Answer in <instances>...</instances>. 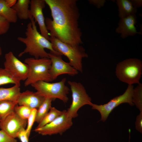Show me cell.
Listing matches in <instances>:
<instances>
[{
    "instance_id": "cell-1",
    "label": "cell",
    "mask_w": 142,
    "mask_h": 142,
    "mask_svg": "<svg viewBox=\"0 0 142 142\" xmlns=\"http://www.w3.org/2000/svg\"><path fill=\"white\" fill-rule=\"evenodd\" d=\"M53 20L47 17L45 23L49 36L55 37L73 46L83 43L79 27L80 14L76 0H45Z\"/></svg>"
},
{
    "instance_id": "cell-2",
    "label": "cell",
    "mask_w": 142,
    "mask_h": 142,
    "mask_svg": "<svg viewBox=\"0 0 142 142\" xmlns=\"http://www.w3.org/2000/svg\"><path fill=\"white\" fill-rule=\"evenodd\" d=\"M31 22L27 25L25 32V37H18L17 39L25 44L26 48L19 53V57L24 54L28 53L36 59L44 58H49L48 53L45 50L46 48L50 53L57 55H62L53 48L50 42L42 36L38 31L34 18L30 16Z\"/></svg>"
},
{
    "instance_id": "cell-3",
    "label": "cell",
    "mask_w": 142,
    "mask_h": 142,
    "mask_svg": "<svg viewBox=\"0 0 142 142\" xmlns=\"http://www.w3.org/2000/svg\"><path fill=\"white\" fill-rule=\"evenodd\" d=\"M49 41L53 49L68 58L69 63L78 71L82 72V59L88 57L84 48L79 45L73 46L63 42L54 37L50 36Z\"/></svg>"
},
{
    "instance_id": "cell-4",
    "label": "cell",
    "mask_w": 142,
    "mask_h": 142,
    "mask_svg": "<svg viewBox=\"0 0 142 142\" xmlns=\"http://www.w3.org/2000/svg\"><path fill=\"white\" fill-rule=\"evenodd\" d=\"M24 62L28 65L29 70L28 76L24 83V86L31 85L40 81H52L49 72L51 64L49 58H28L25 59Z\"/></svg>"
},
{
    "instance_id": "cell-5",
    "label": "cell",
    "mask_w": 142,
    "mask_h": 142,
    "mask_svg": "<svg viewBox=\"0 0 142 142\" xmlns=\"http://www.w3.org/2000/svg\"><path fill=\"white\" fill-rule=\"evenodd\" d=\"M142 62L136 58H129L119 63L115 68V75L122 82L133 85L138 84L142 75Z\"/></svg>"
},
{
    "instance_id": "cell-6",
    "label": "cell",
    "mask_w": 142,
    "mask_h": 142,
    "mask_svg": "<svg viewBox=\"0 0 142 142\" xmlns=\"http://www.w3.org/2000/svg\"><path fill=\"white\" fill-rule=\"evenodd\" d=\"M66 80L65 78H64L59 82L53 83L40 81L31 85L39 95L53 100L59 99L65 103L68 100L67 94L70 90L65 84Z\"/></svg>"
},
{
    "instance_id": "cell-7",
    "label": "cell",
    "mask_w": 142,
    "mask_h": 142,
    "mask_svg": "<svg viewBox=\"0 0 142 142\" xmlns=\"http://www.w3.org/2000/svg\"><path fill=\"white\" fill-rule=\"evenodd\" d=\"M72 93V102L70 107L66 110L67 117L70 119L78 116L79 109L86 105L91 106V99L87 93L83 85L79 82L68 81Z\"/></svg>"
},
{
    "instance_id": "cell-8",
    "label": "cell",
    "mask_w": 142,
    "mask_h": 142,
    "mask_svg": "<svg viewBox=\"0 0 142 142\" xmlns=\"http://www.w3.org/2000/svg\"><path fill=\"white\" fill-rule=\"evenodd\" d=\"M134 88L133 85H128L123 94L114 98L104 104L98 105L92 103L91 105L92 109L98 110L101 114L100 121L104 122L112 110L121 104L127 103L131 106L134 105L132 102Z\"/></svg>"
},
{
    "instance_id": "cell-9",
    "label": "cell",
    "mask_w": 142,
    "mask_h": 142,
    "mask_svg": "<svg viewBox=\"0 0 142 142\" xmlns=\"http://www.w3.org/2000/svg\"><path fill=\"white\" fill-rule=\"evenodd\" d=\"M4 57V68L19 81L25 80L29 73L28 65L19 60L11 51L6 53Z\"/></svg>"
},
{
    "instance_id": "cell-10",
    "label": "cell",
    "mask_w": 142,
    "mask_h": 142,
    "mask_svg": "<svg viewBox=\"0 0 142 142\" xmlns=\"http://www.w3.org/2000/svg\"><path fill=\"white\" fill-rule=\"evenodd\" d=\"M72 124V119L67 117L66 110H64L62 114L53 121L41 128H35L34 131L43 135H61Z\"/></svg>"
},
{
    "instance_id": "cell-11",
    "label": "cell",
    "mask_w": 142,
    "mask_h": 142,
    "mask_svg": "<svg viewBox=\"0 0 142 142\" xmlns=\"http://www.w3.org/2000/svg\"><path fill=\"white\" fill-rule=\"evenodd\" d=\"M27 124V120L21 118L14 110L0 122V128L16 138L21 130L25 129Z\"/></svg>"
},
{
    "instance_id": "cell-12",
    "label": "cell",
    "mask_w": 142,
    "mask_h": 142,
    "mask_svg": "<svg viewBox=\"0 0 142 142\" xmlns=\"http://www.w3.org/2000/svg\"><path fill=\"white\" fill-rule=\"evenodd\" d=\"M48 55L51 62L49 72L52 81L62 74H67L74 76L78 74V71L69 63L64 61L61 56L56 55L50 53H48Z\"/></svg>"
},
{
    "instance_id": "cell-13",
    "label": "cell",
    "mask_w": 142,
    "mask_h": 142,
    "mask_svg": "<svg viewBox=\"0 0 142 142\" xmlns=\"http://www.w3.org/2000/svg\"><path fill=\"white\" fill-rule=\"evenodd\" d=\"M45 0H31L30 2L29 16L37 22L41 34L47 39L49 40V34L47 30L45 23L43 10L45 7Z\"/></svg>"
},
{
    "instance_id": "cell-14",
    "label": "cell",
    "mask_w": 142,
    "mask_h": 142,
    "mask_svg": "<svg viewBox=\"0 0 142 142\" xmlns=\"http://www.w3.org/2000/svg\"><path fill=\"white\" fill-rule=\"evenodd\" d=\"M137 22L136 14H131L127 17L120 18L115 29V32L120 34V37L123 39L129 36H134L137 34H141L137 31L135 27Z\"/></svg>"
},
{
    "instance_id": "cell-15",
    "label": "cell",
    "mask_w": 142,
    "mask_h": 142,
    "mask_svg": "<svg viewBox=\"0 0 142 142\" xmlns=\"http://www.w3.org/2000/svg\"><path fill=\"white\" fill-rule=\"evenodd\" d=\"M37 92L27 90L21 93L17 101L19 105L26 106L31 109L37 110L45 99Z\"/></svg>"
},
{
    "instance_id": "cell-16",
    "label": "cell",
    "mask_w": 142,
    "mask_h": 142,
    "mask_svg": "<svg viewBox=\"0 0 142 142\" xmlns=\"http://www.w3.org/2000/svg\"><path fill=\"white\" fill-rule=\"evenodd\" d=\"M116 4L118 7V16L120 18L136 14L137 12V9L133 6L130 0H117Z\"/></svg>"
},
{
    "instance_id": "cell-17",
    "label": "cell",
    "mask_w": 142,
    "mask_h": 142,
    "mask_svg": "<svg viewBox=\"0 0 142 142\" xmlns=\"http://www.w3.org/2000/svg\"><path fill=\"white\" fill-rule=\"evenodd\" d=\"M20 87L14 85L13 87L8 88H0V101L8 100L17 102L21 93Z\"/></svg>"
},
{
    "instance_id": "cell-18",
    "label": "cell",
    "mask_w": 142,
    "mask_h": 142,
    "mask_svg": "<svg viewBox=\"0 0 142 142\" xmlns=\"http://www.w3.org/2000/svg\"><path fill=\"white\" fill-rule=\"evenodd\" d=\"M31 1L18 0L12 8L15 11L17 18L21 19L29 18V9Z\"/></svg>"
},
{
    "instance_id": "cell-19",
    "label": "cell",
    "mask_w": 142,
    "mask_h": 142,
    "mask_svg": "<svg viewBox=\"0 0 142 142\" xmlns=\"http://www.w3.org/2000/svg\"><path fill=\"white\" fill-rule=\"evenodd\" d=\"M0 15L5 18L10 23L17 22L18 18L15 11L7 5L5 0H0Z\"/></svg>"
},
{
    "instance_id": "cell-20",
    "label": "cell",
    "mask_w": 142,
    "mask_h": 142,
    "mask_svg": "<svg viewBox=\"0 0 142 142\" xmlns=\"http://www.w3.org/2000/svg\"><path fill=\"white\" fill-rule=\"evenodd\" d=\"M18 104L17 102L4 100L0 101V122L3 120L14 110L15 106Z\"/></svg>"
},
{
    "instance_id": "cell-21",
    "label": "cell",
    "mask_w": 142,
    "mask_h": 142,
    "mask_svg": "<svg viewBox=\"0 0 142 142\" xmlns=\"http://www.w3.org/2000/svg\"><path fill=\"white\" fill-rule=\"evenodd\" d=\"M52 99L45 98V99L37 110L35 122L39 123L48 113L51 107Z\"/></svg>"
},
{
    "instance_id": "cell-22",
    "label": "cell",
    "mask_w": 142,
    "mask_h": 142,
    "mask_svg": "<svg viewBox=\"0 0 142 142\" xmlns=\"http://www.w3.org/2000/svg\"><path fill=\"white\" fill-rule=\"evenodd\" d=\"M63 113L54 107H51L50 111L38 123L36 128H41L46 124L51 122L61 115Z\"/></svg>"
},
{
    "instance_id": "cell-23",
    "label": "cell",
    "mask_w": 142,
    "mask_h": 142,
    "mask_svg": "<svg viewBox=\"0 0 142 142\" xmlns=\"http://www.w3.org/2000/svg\"><path fill=\"white\" fill-rule=\"evenodd\" d=\"M11 84L20 86V81L12 75L4 68H0V86Z\"/></svg>"
},
{
    "instance_id": "cell-24",
    "label": "cell",
    "mask_w": 142,
    "mask_h": 142,
    "mask_svg": "<svg viewBox=\"0 0 142 142\" xmlns=\"http://www.w3.org/2000/svg\"><path fill=\"white\" fill-rule=\"evenodd\" d=\"M134 88L132 102L140 111L142 112V84L140 83Z\"/></svg>"
},
{
    "instance_id": "cell-25",
    "label": "cell",
    "mask_w": 142,
    "mask_h": 142,
    "mask_svg": "<svg viewBox=\"0 0 142 142\" xmlns=\"http://www.w3.org/2000/svg\"><path fill=\"white\" fill-rule=\"evenodd\" d=\"M17 105L15 106L14 111L21 118L27 120L32 109L25 106H18Z\"/></svg>"
},
{
    "instance_id": "cell-26",
    "label": "cell",
    "mask_w": 142,
    "mask_h": 142,
    "mask_svg": "<svg viewBox=\"0 0 142 142\" xmlns=\"http://www.w3.org/2000/svg\"><path fill=\"white\" fill-rule=\"evenodd\" d=\"M37 111V109H32L31 113L27 119V126L26 131L27 135L28 138L30 135L32 126L35 122Z\"/></svg>"
},
{
    "instance_id": "cell-27",
    "label": "cell",
    "mask_w": 142,
    "mask_h": 142,
    "mask_svg": "<svg viewBox=\"0 0 142 142\" xmlns=\"http://www.w3.org/2000/svg\"><path fill=\"white\" fill-rule=\"evenodd\" d=\"M10 23L5 18L0 15V35L8 32L9 28Z\"/></svg>"
},
{
    "instance_id": "cell-28",
    "label": "cell",
    "mask_w": 142,
    "mask_h": 142,
    "mask_svg": "<svg viewBox=\"0 0 142 142\" xmlns=\"http://www.w3.org/2000/svg\"><path fill=\"white\" fill-rule=\"evenodd\" d=\"M3 130H0V142H17V140Z\"/></svg>"
},
{
    "instance_id": "cell-29",
    "label": "cell",
    "mask_w": 142,
    "mask_h": 142,
    "mask_svg": "<svg viewBox=\"0 0 142 142\" xmlns=\"http://www.w3.org/2000/svg\"><path fill=\"white\" fill-rule=\"evenodd\" d=\"M135 128L136 130L140 133H142V112H140L136 119L135 123Z\"/></svg>"
},
{
    "instance_id": "cell-30",
    "label": "cell",
    "mask_w": 142,
    "mask_h": 142,
    "mask_svg": "<svg viewBox=\"0 0 142 142\" xmlns=\"http://www.w3.org/2000/svg\"><path fill=\"white\" fill-rule=\"evenodd\" d=\"M88 1L90 4L94 5L98 8L104 6L106 2L105 0H89Z\"/></svg>"
},
{
    "instance_id": "cell-31",
    "label": "cell",
    "mask_w": 142,
    "mask_h": 142,
    "mask_svg": "<svg viewBox=\"0 0 142 142\" xmlns=\"http://www.w3.org/2000/svg\"><path fill=\"white\" fill-rule=\"evenodd\" d=\"M17 138L21 142H29V138L27 135L25 129L22 130L19 133Z\"/></svg>"
},
{
    "instance_id": "cell-32",
    "label": "cell",
    "mask_w": 142,
    "mask_h": 142,
    "mask_svg": "<svg viewBox=\"0 0 142 142\" xmlns=\"http://www.w3.org/2000/svg\"><path fill=\"white\" fill-rule=\"evenodd\" d=\"M130 1L133 6L135 8L137 9L142 6V0H130Z\"/></svg>"
},
{
    "instance_id": "cell-33",
    "label": "cell",
    "mask_w": 142,
    "mask_h": 142,
    "mask_svg": "<svg viewBox=\"0 0 142 142\" xmlns=\"http://www.w3.org/2000/svg\"><path fill=\"white\" fill-rule=\"evenodd\" d=\"M7 5L9 7H11L13 6L16 3V0H5Z\"/></svg>"
},
{
    "instance_id": "cell-34",
    "label": "cell",
    "mask_w": 142,
    "mask_h": 142,
    "mask_svg": "<svg viewBox=\"0 0 142 142\" xmlns=\"http://www.w3.org/2000/svg\"><path fill=\"white\" fill-rule=\"evenodd\" d=\"M2 54V50L1 47H0V56Z\"/></svg>"
}]
</instances>
